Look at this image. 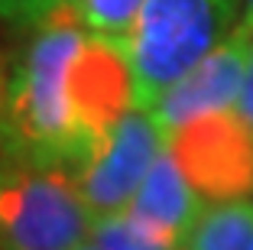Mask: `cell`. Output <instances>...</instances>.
Returning a JSON list of instances; mask_svg holds the SVG:
<instances>
[{
    "mask_svg": "<svg viewBox=\"0 0 253 250\" xmlns=\"http://www.w3.org/2000/svg\"><path fill=\"white\" fill-rule=\"evenodd\" d=\"M84 39L72 3L36 26L20 55L0 68V153L26 166L78 176L91 156L72 110V62Z\"/></svg>",
    "mask_w": 253,
    "mask_h": 250,
    "instance_id": "cell-1",
    "label": "cell"
},
{
    "mask_svg": "<svg viewBox=\"0 0 253 250\" xmlns=\"http://www.w3.org/2000/svg\"><path fill=\"white\" fill-rule=\"evenodd\" d=\"M244 0H143L130 36L133 107L149 110L175 78L240 26Z\"/></svg>",
    "mask_w": 253,
    "mask_h": 250,
    "instance_id": "cell-2",
    "label": "cell"
},
{
    "mask_svg": "<svg viewBox=\"0 0 253 250\" xmlns=\"http://www.w3.org/2000/svg\"><path fill=\"white\" fill-rule=\"evenodd\" d=\"M91 228L94 211L75 172L0 153V250H78Z\"/></svg>",
    "mask_w": 253,
    "mask_h": 250,
    "instance_id": "cell-3",
    "label": "cell"
},
{
    "mask_svg": "<svg viewBox=\"0 0 253 250\" xmlns=\"http://www.w3.org/2000/svg\"><path fill=\"white\" fill-rule=\"evenodd\" d=\"M169 150L205 205L253 199V130L234 107L172 130Z\"/></svg>",
    "mask_w": 253,
    "mask_h": 250,
    "instance_id": "cell-4",
    "label": "cell"
},
{
    "mask_svg": "<svg viewBox=\"0 0 253 250\" xmlns=\"http://www.w3.org/2000/svg\"><path fill=\"white\" fill-rule=\"evenodd\" d=\"M166 143L169 137L156 124V117L143 107H130L104 133V140L78 169V185L94 218L130 208Z\"/></svg>",
    "mask_w": 253,
    "mask_h": 250,
    "instance_id": "cell-5",
    "label": "cell"
},
{
    "mask_svg": "<svg viewBox=\"0 0 253 250\" xmlns=\"http://www.w3.org/2000/svg\"><path fill=\"white\" fill-rule=\"evenodd\" d=\"M72 110L91 153L104 133L133 107V75L126 39L88 33L72 62Z\"/></svg>",
    "mask_w": 253,
    "mask_h": 250,
    "instance_id": "cell-6",
    "label": "cell"
},
{
    "mask_svg": "<svg viewBox=\"0 0 253 250\" xmlns=\"http://www.w3.org/2000/svg\"><path fill=\"white\" fill-rule=\"evenodd\" d=\"M250 46H253V30H247L240 23L224 43H217L208 55H201L182 78H175L159 95V101L149 107V114L156 117L166 137L211 114V110H224L237 104L247 62H250Z\"/></svg>",
    "mask_w": 253,
    "mask_h": 250,
    "instance_id": "cell-7",
    "label": "cell"
},
{
    "mask_svg": "<svg viewBox=\"0 0 253 250\" xmlns=\"http://www.w3.org/2000/svg\"><path fill=\"white\" fill-rule=\"evenodd\" d=\"M205 211V201L195 192V185L185 179L182 166L175 162L169 143L156 156L153 169L146 172L136 199L130 201L126 214L140 224L143 231H149L153 237H159L163 244L175 247L192 234L198 214Z\"/></svg>",
    "mask_w": 253,
    "mask_h": 250,
    "instance_id": "cell-8",
    "label": "cell"
},
{
    "mask_svg": "<svg viewBox=\"0 0 253 250\" xmlns=\"http://www.w3.org/2000/svg\"><path fill=\"white\" fill-rule=\"evenodd\" d=\"M188 250H253V199L205 205L192 234Z\"/></svg>",
    "mask_w": 253,
    "mask_h": 250,
    "instance_id": "cell-9",
    "label": "cell"
},
{
    "mask_svg": "<svg viewBox=\"0 0 253 250\" xmlns=\"http://www.w3.org/2000/svg\"><path fill=\"white\" fill-rule=\"evenodd\" d=\"M143 0H72V10L88 33L126 39Z\"/></svg>",
    "mask_w": 253,
    "mask_h": 250,
    "instance_id": "cell-10",
    "label": "cell"
},
{
    "mask_svg": "<svg viewBox=\"0 0 253 250\" xmlns=\"http://www.w3.org/2000/svg\"><path fill=\"white\" fill-rule=\"evenodd\" d=\"M91 241L101 250H172L169 244H163L159 237L143 231L126 211L97 214L94 228H91Z\"/></svg>",
    "mask_w": 253,
    "mask_h": 250,
    "instance_id": "cell-11",
    "label": "cell"
},
{
    "mask_svg": "<svg viewBox=\"0 0 253 250\" xmlns=\"http://www.w3.org/2000/svg\"><path fill=\"white\" fill-rule=\"evenodd\" d=\"M68 3L72 0H0V20L39 26L45 16H52L55 10L68 7Z\"/></svg>",
    "mask_w": 253,
    "mask_h": 250,
    "instance_id": "cell-12",
    "label": "cell"
},
{
    "mask_svg": "<svg viewBox=\"0 0 253 250\" xmlns=\"http://www.w3.org/2000/svg\"><path fill=\"white\" fill-rule=\"evenodd\" d=\"M240 117L247 120V127L253 130V46H250V62H247V75H244V88L237 95V104H234Z\"/></svg>",
    "mask_w": 253,
    "mask_h": 250,
    "instance_id": "cell-13",
    "label": "cell"
},
{
    "mask_svg": "<svg viewBox=\"0 0 253 250\" xmlns=\"http://www.w3.org/2000/svg\"><path fill=\"white\" fill-rule=\"evenodd\" d=\"M240 23H244L247 30H253V0H244V16H240Z\"/></svg>",
    "mask_w": 253,
    "mask_h": 250,
    "instance_id": "cell-14",
    "label": "cell"
},
{
    "mask_svg": "<svg viewBox=\"0 0 253 250\" xmlns=\"http://www.w3.org/2000/svg\"><path fill=\"white\" fill-rule=\"evenodd\" d=\"M78 250H101V247H97L94 241H84V244H82V247H78Z\"/></svg>",
    "mask_w": 253,
    "mask_h": 250,
    "instance_id": "cell-15",
    "label": "cell"
}]
</instances>
